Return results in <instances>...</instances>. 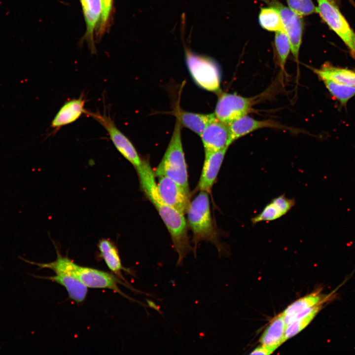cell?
<instances>
[{"instance_id":"1","label":"cell","mask_w":355,"mask_h":355,"mask_svg":"<svg viewBox=\"0 0 355 355\" xmlns=\"http://www.w3.org/2000/svg\"><path fill=\"white\" fill-rule=\"evenodd\" d=\"M135 168L142 191L156 209L170 234L178 254L177 266H181L183 259L192 250L184 214L162 201L158 191L154 172L148 161L142 160V164Z\"/></svg>"},{"instance_id":"2","label":"cell","mask_w":355,"mask_h":355,"mask_svg":"<svg viewBox=\"0 0 355 355\" xmlns=\"http://www.w3.org/2000/svg\"><path fill=\"white\" fill-rule=\"evenodd\" d=\"M57 254L56 260L47 263H36L19 257L25 262L36 265L40 268H48L54 271L55 273H64L71 275L87 287L110 289L134 301V299L126 296L119 289L118 284L124 283L117 277L98 269L78 265L69 258L62 256L57 250ZM124 284L126 286L128 285Z\"/></svg>"},{"instance_id":"3","label":"cell","mask_w":355,"mask_h":355,"mask_svg":"<svg viewBox=\"0 0 355 355\" xmlns=\"http://www.w3.org/2000/svg\"><path fill=\"white\" fill-rule=\"evenodd\" d=\"M187 219L193 233L192 242L194 244L195 253L197 244L201 241L210 242L221 251L218 233L213 224L211 215L209 193L200 191L190 202L187 211Z\"/></svg>"},{"instance_id":"4","label":"cell","mask_w":355,"mask_h":355,"mask_svg":"<svg viewBox=\"0 0 355 355\" xmlns=\"http://www.w3.org/2000/svg\"><path fill=\"white\" fill-rule=\"evenodd\" d=\"M154 174L157 178L164 176L172 179L190 195L181 142V124L177 118L169 143Z\"/></svg>"},{"instance_id":"5","label":"cell","mask_w":355,"mask_h":355,"mask_svg":"<svg viewBox=\"0 0 355 355\" xmlns=\"http://www.w3.org/2000/svg\"><path fill=\"white\" fill-rule=\"evenodd\" d=\"M185 59L189 73L198 86L207 91L220 92V69L214 60L187 48Z\"/></svg>"},{"instance_id":"6","label":"cell","mask_w":355,"mask_h":355,"mask_svg":"<svg viewBox=\"0 0 355 355\" xmlns=\"http://www.w3.org/2000/svg\"><path fill=\"white\" fill-rule=\"evenodd\" d=\"M317 13L342 40L355 59V33L334 0H317Z\"/></svg>"},{"instance_id":"7","label":"cell","mask_w":355,"mask_h":355,"mask_svg":"<svg viewBox=\"0 0 355 355\" xmlns=\"http://www.w3.org/2000/svg\"><path fill=\"white\" fill-rule=\"evenodd\" d=\"M106 130L110 140L118 151L135 168L142 162L135 146L130 140L117 128L114 122L106 113L87 112Z\"/></svg>"},{"instance_id":"8","label":"cell","mask_w":355,"mask_h":355,"mask_svg":"<svg viewBox=\"0 0 355 355\" xmlns=\"http://www.w3.org/2000/svg\"><path fill=\"white\" fill-rule=\"evenodd\" d=\"M262 0L269 7L276 9L279 13L284 29L290 42V51L298 63L304 30L302 17L283 5L279 0Z\"/></svg>"},{"instance_id":"9","label":"cell","mask_w":355,"mask_h":355,"mask_svg":"<svg viewBox=\"0 0 355 355\" xmlns=\"http://www.w3.org/2000/svg\"><path fill=\"white\" fill-rule=\"evenodd\" d=\"M253 104L252 98L223 93L218 97L214 114L219 121L229 125L247 115L251 111Z\"/></svg>"},{"instance_id":"10","label":"cell","mask_w":355,"mask_h":355,"mask_svg":"<svg viewBox=\"0 0 355 355\" xmlns=\"http://www.w3.org/2000/svg\"><path fill=\"white\" fill-rule=\"evenodd\" d=\"M158 191L162 201L181 213H187L190 195L178 184L166 177H158Z\"/></svg>"},{"instance_id":"11","label":"cell","mask_w":355,"mask_h":355,"mask_svg":"<svg viewBox=\"0 0 355 355\" xmlns=\"http://www.w3.org/2000/svg\"><path fill=\"white\" fill-rule=\"evenodd\" d=\"M229 125L215 117L205 129L200 136L205 150V154L218 151L229 146Z\"/></svg>"},{"instance_id":"12","label":"cell","mask_w":355,"mask_h":355,"mask_svg":"<svg viewBox=\"0 0 355 355\" xmlns=\"http://www.w3.org/2000/svg\"><path fill=\"white\" fill-rule=\"evenodd\" d=\"M228 148L226 146L218 151L205 154L203 167L196 191H205L211 193Z\"/></svg>"},{"instance_id":"13","label":"cell","mask_w":355,"mask_h":355,"mask_svg":"<svg viewBox=\"0 0 355 355\" xmlns=\"http://www.w3.org/2000/svg\"><path fill=\"white\" fill-rule=\"evenodd\" d=\"M85 99L82 96L66 102L51 121V127L55 131L78 119L87 111L84 108Z\"/></svg>"},{"instance_id":"14","label":"cell","mask_w":355,"mask_h":355,"mask_svg":"<svg viewBox=\"0 0 355 355\" xmlns=\"http://www.w3.org/2000/svg\"><path fill=\"white\" fill-rule=\"evenodd\" d=\"M278 123L271 120H257L247 115H245L229 125V145L236 140L257 130L264 128H281Z\"/></svg>"},{"instance_id":"15","label":"cell","mask_w":355,"mask_h":355,"mask_svg":"<svg viewBox=\"0 0 355 355\" xmlns=\"http://www.w3.org/2000/svg\"><path fill=\"white\" fill-rule=\"evenodd\" d=\"M295 204L294 199L288 198L284 194L281 195L272 200L259 213L251 218V221L255 224L278 219L287 213Z\"/></svg>"},{"instance_id":"16","label":"cell","mask_w":355,"mask_h":355,"mask_svg":"<svg viewBox=\"0 0 355 355\" xmlns=\"http://www.w3.org/2000/svg\"><path fill=\"white\" fill-rule=\"evenodd\" d=\"M82 6L83 15L86 25L85 34L91 50L95 51L94 33L98 27L101 17V3L100 0H79Z\"/></svg>"},{"instance_id":"17","label":"cell","mask_w":355,"mask_h":355,"mask_svg":"<svg viewBox=\"0 0 355 355\" xmlns=\"http://www.w3.org/2000/svg\"><path fill=\"white\" fill-rule=\"evenodd\" d=\"M286 324L283 313L272 320L260 338L261 345L273 353L285 341Z\"/></svg>"},{"instance_id":"18","label":"cell","mask_w":355,"mask_h":355,"mask_svg":"<svg viewBox=\"0 0 355 355\" xmlns=\"http://www.w3.org/2000/svg\"><path fill=\"white\" fill-rule=\"evenodd\" d=\"M35 277L48 279L63 285L67 290L71 299L77 303L82 302L87 293V287L73 276L64 273H56L55 276L42 277L32 275Z\"/></svg>"},{"instance_id":"19","label":"cell","mask_w":355,"mask_h":355,"mask_svg":"<svg viewBox=\"0 0 355 355\" xmlns=\"http://www.w3.org/2000/svg\"><path fill=\"white\" fill-rule=\"evenodd\" d=\"M98 247L101 256L111 272L126 282L121 271L129 273L131 272L122 266L118 250L114 243L107 239H102L99 241Z\"/></svg>"},{"instance_id":"20","label":"cell","mask_w":355,"mask_h":355,"mask_svg":"<svg viewBox=\"0 0 355 355\" xmlns=\"http://www.w3.org/2000/svg\"><path fill=\"white\" fill-rule=\"evenodd\" d=\"M314 71L321 79H329L336 83L355 86V72L346 68L324 63L320 69Z\"/></svg>"},{"instance_id":"21","label":"cell","mask_w":355,"mask_h":355,"mask_svg":"<svg viewBox=\"0 0 355 355\" xmlns=\"http://www.w3.org/2000/svg\"><path fill=\"white\" fill-rule=\"evenodd\" d=\"M176 114L181 125L201 136L207 125L215 116L213 113L201 114L178 110Z\"/></svg>"},{"instance_id":"22","label":"cell","mask_w":355,"mask_h":355,"mask_svg":"<svg viewBox=\"0 0 355 355\" xmlns=\"http://www.w3.org/2000/svg\"><path fill=\"white\" fill-rule=\"evenodd\" d=\"M327 297L314 294L302 297L288 306L283 313L285 324L293 318L307 310L321 305L327 300Z\"/></svg>"},{"instance_id":"23","label":"cell","mask_w":355,"mask_h":355,"mask_svg":"<svg viewBox=\"0 0 355 355\" xmlns=\"http://www.w3.org/2000/svg\"><path fill=\"white\" fill-rule=\"evenodd\" d=\"M321 305L311 308L293 318L286 325L285 340L296 335L306 327L320 310Z\"/></svg>"},{"instance_id":"24","label":"cell","mask_w":355,"mask_h":355,"mask_svg":"<svg viewBox=\"0 0 355 355\" xmlns=\"http://www.w3.org/2000/svg\"><path fill=\"white\" fill-rule=\"evenodd\" d=\"M258 21L261 27L268 31L276 32L284 30L280 14L273 7L261 8Z\"/></svg>"},{"instance_id":"25","label":"cell","mask_w":355,"mask_h":355,"mask_svg":"<svg viewBox=\"0 0 355 355\" xmlns=\"http://www.w3.org/2000/svg\"><path fill=\"white\" fill-rule=\"evenodd\" d=\"M274 47L279 66L282 70L284 71L290 51V42L284 30L275 32Z\"/></svg>"},{"instance_id":"26","label":"cell","mask_w":355,"mask_h":355,"mask_svg":"<svg viewBox=\"0 0 355 355\" xmlns=\"http://www.w3.org/2000/svg\"><path fill=\"white\" fill-rule=\"evenodd\" d=\"M331 94L343 105L355 95V86L336 83L329 79H322Z\"/></svg>"},{"instance_id":"27","label":"cell","mask_w":355,"mask_h":355,"mask_svg":"<svg viewBox=\"0 0 355 355\" xmlns=\"http://www.w3.org/2000/svg\"><path fill=\"white\" fill-rule=\"evenodd\" d=\"M285 0L289 8L301 17L317 13V7L312 0Z\"/></svg>"},{"instance_id":"28","label":"cell","mask_w":355,"mask_h":355,"mask_svg":"<svg viewBox=\"0 0 355 355\" xmlns=\"http://www.w3.org/2000/svg\"><path fill=\"white\" fill-rule=\"evenodd\" d=\"M101 3V17L99 24V35H102L106 29L112 9L113 0H100Z\"/></svg>"},{"instance_id":"29","label":"cell","mask_w":355,"mask_h":355,"mask_svg":"<svg viewBox=\"0 0 355 355\" xmlns=\"http://www.w3.org/2000/svg\"><path fill=\"white\" fill-rule=\"evenodd\" d=\"M272 353L268 349L263 346H259L255 348L251 353L250 355H268Z\"/></svg>"},{"instance_id":"30","label":"cell","mask_w":355,"mask_h":355,"mask_svg":"<svg viewBox=\"0 0 355 355\" xmlns=\"http://www.w3.org/2000/svg\"><path fill=\"white\" fill-rule=\"evenodd\" d=\"M146 301L148 306L150 308H152L161 313L159 307L154 302L148 299H146Z\"/></svg>"}]
</instances>
